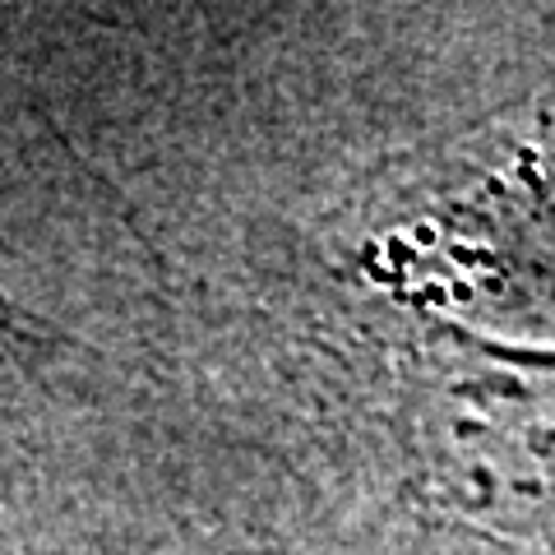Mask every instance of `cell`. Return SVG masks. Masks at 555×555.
<instances>
[{"mask_svg": "<svg viewBox=\"0 0 555 555\" xmlns=\"http://www.w3.org/2000/svg\"><path fill=\"white\" fill-rule=\"evenodd\" d=\"M24 338V320H20V310H14L5 297H0V361H5L14 347H20Z\"/></svg>", "mask_w": 555, "mask_h": 555, "instance_id": "obj_1", "label": "cell"}]
</instances>
